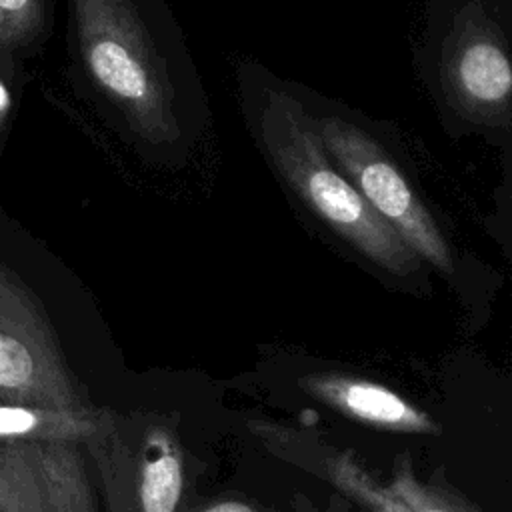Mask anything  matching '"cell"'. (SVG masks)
<instances>
[{"instance_id": "6da1fadb", "label": "cell", "mask_w": 512, "mask_h": 512, "mask_svg": "<svg viewBox=\"0 0 512 512\" xmlns=\"http://www.w3.org/2000/svg\"><path fill=\"white\" fill-rule=\"evenodd\" d=\"M84 86L148 164L182 166L212 130L208 92L168 0H68Z\"/></svg>"}, {"instance_id": "7a4b0ae2", "label": "cell", "mask_w": 512, "mask_h": 512, "mask_svg": "<svg viewBox=\"0 0 512 512\" xmlns=\"http://www.w3.org/2000/svg\"><path fill=\"white\" fill-rule=\"evenodd\" d=\"M236 92L252 144L306 212L378 268L394 276L420 270L418 254L330 160L294 80L242 58L236 62Z\"/></svg>"}, {"instance_id": "3957f363", "label": "cell", "mask_w": 512, "mask_h": 512, "mask_svg": "<svg viewBox=\"0 0 512 512\" xmlns=\"http://www.w3.org/2000/svg\"><path fill=\"white\" fill-rule=\"evenodd\" d=\"M414 70L442 130L512 150V0H422Z\"/></svg>"}, {"instance_id": "277c9868", "label": "cell", "mask_w": 512, "mask_h": 512, "mask_svg": "<svg viewBox=\"0 0 512 512\" xmlns=\"http://www.w3.org/2000/svg\"><path fill=\"white\" fill-rule=\"evenodd\" d=\"M296 88L330 160L370 208L420 260L440 272H452L450 244L408 174L396 126L304 84L296 82Z\"/></svg>"}, {"instance_id": "5b68a950", "label": "cell", "mask_w": 512, "mask_h": 512, "mask_svg": "<svg viewBox=\"0 0 512 512\" xmlns=\"http://www.w3.org/2000/svg\"><path fill=\"white\" fill-rule=\"evenodd\" d=\"M106 512H180L188 470L178 430L158 414L96 408L82 440Z\"/></svg>"}, {"instance_id": "8992f818", "label": "cell", "mask_w": 512, "mask_h": 512, "mask_svg": "<svg viewBox=\"0 0 512 512\" xmlns=\"http://www.w3.org/2000/svg\"><path fill=\"white\" fill-rule=\"evenodd\" d=\"M0 398L8 404L90 412L54 328L28 284L0 262Z\"/></svg>"}, {"instance_id": "52a82bcc", "label": "cell", "mask_w": 512, "mask_h": 512, "mask_svg": "<svg viewBox=\"0 0 512 512\" xmlns=\"http://www.w3.org/2000/svg\"><path fill=\"white\" fill-rule=\"evenodd\" d=\"M0 512H98L80 442L0 440Z\"/></svg>"}, {"instance_id": "ba28073f", "label": "cell", "mask_w": 512, "mask_h": 512, "mask_svg": "<svg viewBox=\"0 0 512 512\" xmlns=\"http://www.w3.org/2000/svg\"><path fill=\"white\" fill-rule=\"evenodd\" d=\"M322 476L364 512H478L452 490L420 480L408 458L394 462L392 476L380 480L350 450H326Z\"/></svg>"}, {"instance_id": "9c48e42d", "label": "cell", "mask_w": 512, "mask_h": 512, "mask_svg": "<svg viewBox=\"0 0 512 512\" xmlns=\"http://www.w3.org/2000/svg\"><path fill=\"white\" fill-rule=\"evenodd\" d=\"M308 396L362 426L402 432L440 434L442 424L398 392L368 378L344 372H318L300 380Z\"/></svg>"}, {"instance_id": "30bf717a", "label": "cell", "mask_w": 512, "mask_h": 512, "mask_svg": "<svg viewBox=\"0 0 512 512\" xmlns=\"http://www.w3.org/2000/svg\"><path fill=\"white\" fill-rule=\"evenodd\" d=\"M94 414L96 408L90 412H60L0 404V440L64 438L82 444L94 428Z\"/></svg>"}, {"instance_id": "8fae6325", "label": "cell", "mask_w": 512, "mask_h": 512, "mask_svg": "<svg viewBox=\"0 0 512 512\" xmlns=\"http://www.w3.org/2000/svg\"><path fill=\"white\" fill-rule=\"evenodd\" d=\"M44 22L46 0H0V48L30 44Z\"/></svg>"}, {"instance_id": "7c38bea8", "label": "cell", "mask_w": 512, "mask_h": 512, "mask_svg": "<svg viewBox=\"0 0 512 512\" xmlns=\"http://www.w3.org/2000/svg\"><path fill=\"white\" fill-rule=\"evenodd\" d=\"M180 512H276L270 510L258 502L246 500V498H228V496H220V498H212V500H204L200 504H188L182 506Z\"/></svg>"}, {"instance_id": "4fadbf2b", "label": "cell", "mask_w": 512, "mask_h": 512, "mask_svg": "<svg viewBox=\"0 0 512 512\" xmlns=\"http://www.w3.org/2000/svg\"><path fill=\"white\" fill-rule=\"evenodd\" d=\"M10 104H12V100H10V90H8L6 84L0 80V130H2V126H4V122H6V118H8V114H10Z\"/></svg>"}]
</instances>
